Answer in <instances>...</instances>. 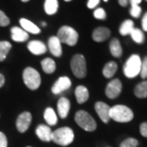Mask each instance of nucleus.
I'll return each mask as SVG.
<instances>
[{
	"label": "nucleus",
	"mask_w": 147,
	"mask_h": 147,
	"mask_svg": "<svg viewBox=\"0 0 147 147\" xmlns=\"http://www.w3.org/2000/svg\"><path fill=\"white\" fill-rule=\"evenodd\" d=\"M110 119L119 122L127 123L133 119V112L130 108L123 105H116L110 107Z\"/></svg>",
	"instance_id": "nucleus-1"
},
{
	"label": "nucleus",
	"mask_w": 147,
	"mask_h": 147,
	"mask_svg": "<svg viewBox=\"0 0 147 147\" xmlns=\"http://www.w3.org/2000/svg\"><path fill=\"white\" fill-rule=\"evenodd\" d=\"M74 139V134L73 130L68 127H63L53 131L52 141L60 146H69L73 142Z\"/></svg>",
	"instance_id": "nucleus-2"
},
{
	"label": "nucleus",
	"mask_w": 147,
	"mask_h": 147,
	"mask_svg": "<svg viewBox=\"0 0 147 147\" xmlns=\"http://www.w3.org/2000/svg\"><path fill=\"white\" fill-rule=\"evenodd\" d=\"M57 37L61 42L65 43L69 46H74L78 42L79 34L72 27L64 26L59 29Z\"/></svg>",
	"instance_id": "nucleus-3"
},
{
	"label": "nucleus",
	"mask_w": 147,
	"mask_h": 147,
	"mask_svg": "<svg viewBox=\"0 0 147 147\" xmlns=\"http://www.w3.org/2000/svg\"><path fill=\"white\" fill-rule=\"evenodd\" d=\"M75 122L80 127L87 131H93L96 128V123L95 119L87 111L79 110L74 116Z\"/></svg>",
	"instance_id": "nucleus-4"
},
{
	"label": "nucleus",
	"mask_w": 147,
	"mask_h": 147,
	"mask_svg": "<svg viewBox=\"0 0 147 147\" xmlns=\"http://www.w3.org/2000/svg\"><path fill=\"white\" fill-rule=\"evenodd\" d=\"M142 60L138 55H132L127 59L123 66V73L125 76L131 79L137 76L141 72Z\"/></svg>",
	"instance_id": "nucleus-5"
},
{
	"label": "nucleus",
	"mask_w": 147,
	"mask_h": 147,
	"mask_svg": "<svg viewBox=\"0 0 147 147\" xmlns=\"http://www.w3.org/2000/svg\"><path fill=\"white\" fill-rule=\"evenodd\" d=\"M23 80L28 88L36 90L41 84V77L36 69L27 67L23 72Z\"/></svg>",
	"instance_id": "nucleus-6"
},
{
	"label": "nucleus",
	"mask_w": 147,
	"mask_h": 147,
	"mask_svg": "<svg viewBox=\"0 0 147 147\" xmlns=\"http://www.w3.org/2000/svg\"><path fill=\"white\" fill-rule=\"evenodd\" d=\"M71 70L75 77L83 79L87 74V65L86 60L83 55L76 54L74 55L70 62Z\"/></svg>",
	"instance_id": "nucleus-7"
},
{
	"label": "nucleus",
	"mask_w": 147,
	"mask_h": 147,
	"mask_svg": "<svg viewBox=\"0 0 147 147\" xmlns=\"http://www.w3.org/2000/svg\"><path fill=\"white\" fill-rule=\"evenodd\" d=\"M122 92V83L119 79H112L107 84L105 88V95L110 99H115L118 97Z\"/></svg>",
	"instance_id": "nucleus-8"
},
{
	"label": "nucleus",
	"mask_w": 147,
	"mask_h": 147,
	"mask_svg": "<svg viewBox=\"0 0 147 147\" xmlns=\"http://www.w3.org/2000/svg\"><path fill=\"white\" fill-rule=\"evenodd\" d=\"M32 115L30 112L26 111V112L21 113V115L18 116L17 119H16V125L17 130L21 133L26 131L28 130V128L30 127Z\"/></svg>",
	"instance_id": "nucleus-9"
},
{
	"label": "nucleus",
	"mask_w": 147,
	"mask_h": 147,
	"mask_svg": "<svg viewBox=\"0 0 147 147\" xmlns=\"http://www.w3.org/2000/svg\"><path fill=\"white\" fill-rule=\"evenodd\" d=\"M95 110L103 123H107L110 121V107L107 104L102 101H97L95 104Z\"/></svg>",
	"instance_id": "nucleus-10"
},
{
	"label": "nucleus",
	"mask_w": 147,
	"mask_h": 147,
	"mask_svg": "<svg viewBox=\"0 0 147 147\" xmlns=\"http://www.w3.org/2000/svg\"><path fill=\"white\" fill-rule=\"evenodd\" d=\"M71 86V81L68 77H61L57 79V81L54 84L52 88V92L53 94L57 95L61 93L62 92L69 89Z\"/></svg>",
	"instance_id": "nucleus-11"
},
{
	"label": "nucleus",
	"mask_w": 147,
	"mask_h": 147,
	"mask_svg": "<svg viewBox=\"0 0 147 147\" xmlns=\"http://www.w3.org/2000/svg\"><path fill=\"white\" fill-rule=\"evenodd\" d=\"M48 48L50 53L53 54V56L60 57L62 55V47H61V42L58 39L57 36L51 37L48 39Z\"/></svg>",
	"instance_id": "nucleus-12"
},
{
	"label": "nucleus",
	"mask_w": 147,
	"mask_h": 147,
	"mask_svg": "<svg viewBox=\"0 0 147 147\" xmlns=\"http://www.w3.org/2000/svg\"><path fill=\"white\" fill-rule=\"evenodd\" d=\"M36 135L42 142H50L52 141L53 131L51 130L50 127L45 124H40L37 127Z\"/></svg>",
	"instance_id": "nucleus-13"
},
{
	"label": "nucleus",
	"mask_w": 147,
	"mask_h": 147,
	"mask_svg": "<svg viewBox=\"0 0 147 147\" xmlns=\"http://www.w3.org/2000/svg\"><path fill=\"white\" fill-rule=\"evenodd\" d=\"M29 51L34 55H42L47 52L46 45L39 40H33L28 43Z\"/></svg>",
	"instance_id": "nucleus-14"
},
{
	"label": "nucleus",
	"mask_w": 147,
	"mask_h": 147,
	"mask_svg": "<svg viewBox=\"0 0 147 147\" xmlns=\"http://www.w3.org/2000/svg\"><path fill=\"white\" fill-rule=\"evenodd\" d=\"M110 36V30L106 27H98L92 32V38L97 42H104Z\"/></svg>",
	"instance_id": "nucleus-15"
},
{
	"label": "nucleus",
	"mask_w": 147,
	"mask_h": 147,
	"mask_svg": "<svg viewBox=\"0 0 147 147\" xmlns=\"http://www.w3.org/2000/svg\"><path fill=\"white\" fill-rule=\"evenodd\" d=\"M70 109V102L65 97H61L57 102V112L61 119H65Z\"/></svg>",
	"instance_id": "nucleus-16"
},
{
	"label": "nucleus",
	"mask_w": 147,
	"mask_h": 147,
	"mask_svg": "<svg viewBox=\"0 0 147 147\" xmlns=\"http://www.w3.org/2000/svg\"><path fill=\"white\" fill-rule=\"evenodd\" d=\"M11 38L15 42H26L29 38L28 33L20 27H12L11 29Z\"/></svg>",
	"instance_id": "nucleus-17"
},
{
	"label": "nucleus",
	"mask_w": 147,
	"mask_h": 147,
	"mask_svg": "<svg viewBox=\"0 0 147 147\" xmlns=\"http://www.w3.org/2000/svg\"><path fill=\"white\" fill-rule=\"evenodd\" d=\"M75 96H76V100L79 104H83L84 102H86L88 100L89 97V92L88 90L86 87H84L83 85H79L75 89Z\"/></svg>",
	"instance_id": "nucleus-18"
},
{
	"label": "nucleus",
	"mask_w": 147,
	"mask_h": 147,
	"mask_svg": "<svg viewBox=\"0 0 147 147\" xmlns=\"http://www.w3.org/2000/svg\"><path fill=\"white\" fill-rule=\"evenodd\" d=\"M20 25L22 27V29L27 33H31L34 34H38L40 33V29L36 25H34L33 22L27 20L26 18L20 19Z\"/></svg>",
	"instance_id": "nucleus-19"
},
{
	"label": "nucleus",
	"mask_w": 147,
	"mask_h": 147,
	"mask_svg": "<svg viewBox=\"0 0 147 147\" xmlns=\"http://www.w3.org/2000/svg\"><path fill=\"white\" fill-rule=\"evenodd\" d=\"M110 51L113 57H120L123 53V49L121 47L119 40L118 38H113L110 42Z\"/></svg>",
	"instance_id": "nucleus-20"
},
{
	"label": "nucleus",
	"mask_w": 147,
	"mask_h": 147,
	"mask_svg": "<svg viewBox=\"0 0 147 147\" xmlns=\"http://www.w3.org/2000/svg\"><path fill=\"white\" fill-rule=\"evenodd\" d=\"M44 119L47 122V123L50 126H54L57 123V116L56 115L55 111L53 108L48 107L44 111Z\"/></svg>",
	"instance_id": "nucleus-21"
},
{
	"label": "nucleus",
	"mask_w": 147,
	"mask_h": 147,
	"mask_svg": "<svg viewBox=\"0 0 147 147\" xmlns=\"http://www.w3.org/2000/svg\"><path fill=\"white\" fill-rule=\"evenodd\" d=\"M117 69H118L117 64L115 61H110L107 64H105L102 70V74L106 79H110L115 75V74L117 71Z\"/></svg>",
	"instance_id": "nucleus-22"
},
{
	"label": "nucleus",
	"mask_w": 147,
	"mask_h": 147,
	"mask_svg": "<svg viewBox=\"0 0 147 147\" xmlns=\"http://www.w3.org/2000/svg\"><path fill=\"white\" fill-rule=\"evenodd\" d=\"M42 70L46 74H52L56 70V62L52 58H45L41 61Z\"/></svg>",
	"instance_id": "nucleus-23"
},
{
	"label": "nucleus",
	"mask_w": 147,
	"mask_h": 147,
	"mask_svg": "<svg viewBox=\"0 0 147 147\" xmlns=\"http://www.w3.org/2000/svg\"><path fill=\"white\" fill-rule=\"evenodd\" d=\"M134 29V23L131 20H126L121 24L119 27V33L121 35L126 36L131 34L132 30Z\"/></svg>",
	"instance_id": "nucleus-24"
},
{
	"label": "nucleus",
	"mask_w": 147,
	"mask_h": 147,
	"mask_svg": "<svg viewBox=\"0 0 147 147\" xmlns=\"http://www.w3.org/2000/svg\"><path fill=\"white\" fill-rule=\"evenodd\" d=\"M44 10L47 15H53L58 10L57 0H45Z\"/></svg>",
	"instance_id": "nucleus-25"
},
{
	"label": "nucleus",
	"mask_w": 147,
	"mask_h": 147,
	"mask_svg": "<svg viewBox=\"0 0 147 147\" xmlns=\"http://www.w3.org/2000/svg\"><path fill=\"white\" fill-rule=\"evenodd\" d=\"M134 93L138 98L147 97V81H143L137 84L134 89Z\"/></svg>",
	"instance_id": "nucleus-26"
},
{
	"label": "nucleus",
	"mask_w": 147,
	"mask_h": 147,
	"mask_svg": "<svg viewBox=\"0 0 147 147\" xmlns=\"http://www.w3.org/2000/svg\"><path fill=\"white\" fill-rule=\"evenodd\" d=\"M11 48V44L7 41L0 42V62L3 61Z\"/></svg>",
	"instance_id": "nucleus-27"
},
{
	"label": "nucleus",
	"mask_w": 147,
	"mask_h": 147,
	"mask_svg": "<svg viewBox=\"0 0 147 147\" xmlns=\"http://www.w3.org/2000/svg\"><path fill=\"white\" fill-rule=\"evenodd\" d=\"M130 35L131 36V38L137 43H142L145 40V35H144L143 32L141 30L137 29V28H134L132 30Z\"/></svg>",
	"instance_id": "nucleus-28"
},
{
	"label": "nucleus",
	"mask_w": 147,
	"mask_h": 147,
	"mask_svg": "<svg viewBox=\"0 0 147 147\" xmlns=\"http://www.w3.org/2000/svg\"><path fill=\"white\" fill-rule=\"evenodd\" d=\"M137 146H138L137 140L132 137L124 140L120 144V147H137Z\"/></svg>",
	"instance_id": "nucleus-29"
},
{
	"label": "nucleus",
	"mask_w": 147,
	"mask_h": 147,
	"mask_svg": "<svg viewBox=\"0 0 147 147\" xmlns=\"http://www.w3.org/2000/svg\"><path fill=\"white\" fill-rule=\"evenodd\" d=\"M142 13V8L139 5L131 6V9H130V14L132 17L134 18H138L139 16H141Z\"/></svg>",
	"instance_id": "nucleus-30"
},
{
	"label": "nucleus",
	"mask_w": 147,
	"mask_h": 147,
	"mask_svg": "<svg viewBox=\"0 0 147 147\" xmlns=\"http://www.w3.org/2000/svg\"><path fill=\"white\" fill-rule=\"evenodd\" d=\"M93 16L95 18L99 19V20H105L106 18V13H105V10L103 8H97L96 9L93 13Z\"/></svg>",
	"instance_id": "nucleus-31"
},
{
	"label": "nucleus",
	"mask_w": 147,
	"mask_h": 147,
	"mask_svg": "<svg viewBox=\"0 0 147 147\" xmlns=\"http://www.w3.org/2000/svg\"><path fill=\"white\" fill-rule=\"evenodd\" d=\"M10 24V20L7 16H6V14L0 11V26L5 27L7 26H8Z\"/></svg>",
	"instance_id": "nucleus-32"
},
{
	"label": "nucleus",
	"mask_w": 147,
	"mask_h": 147,
	"mask_svg": "<svg viewBox=\"0 0 147 147\" xmlns=\"http://www.w3.org/2000/svg\"><path fill=\"white\" fill-rule=\"evenodd\" d=\"M141 76L142 79L147 78V57L144 58V60L142 61V66H141Z\"/></svg>",
	"instance_id": "nucleus-33"
},
{
	"label": "nucleus",
	"mask_w": 147,
	"mask_h": 147,
	"mask_svg": "<svg viewBox=\"0 0 147 147\" xmlns=\"http://www.w3.org/2000/svg\"><path fill=\"white\" fill-rule=\"evenodd\" d=\"M0 147H7V140L5 134L0 131Z\"/></svg>",
	"instance_id": "nucleus-34"
},
{
	"label": "nucleus",
	"mask_w": 147,
	"mask_h": 147,
	"mask_svg": "<svg viewBox=\"0 0 147 147\" xmlns=\"http://www.w3.org/2000/svg\"><path fill=\"white\" fill-rule=\"evenodd\" d=\"M140 132L143 137H147V122H145L140 126Z\"/></svg>",
	"instance_id": "nucleus-35"
},
{
	"label": "nucleus",
	"mask_w": 147,
	"mask_h": 147,
	"mask_svg": "<svg viewBox=\"0 0 147 147\" xmlns=\"http://www.w3.org/2000/svg\"><path fill=\"white\" fill-rule=\"evenodd\" d=\"M100 0H88V7L89 9H93L96 6L99 4Z\"/></svg>",
	"instance_id": "nucleus-36"
},
{
	"label": "nucleus",
	"mask_w": 147,
	"mask_h": 147,
	"mask_svg": "<svg viewBox=\"0 0 147 147\" xmlns=\"http://www.w3.org/2000/svg\"><path fill=\"white\" fill-rule=\"evenodd\" d=\"M142 28L145 31L147 32V12L144 15L142 18Z\"/></svg>",
	"instance_id": "nucleus-37"
},
{
	"label": "nucleus",
	"mask_w": 147,
	"mask_h": 147,
	"mask_svg": "<svg viewBox=\"0 0 147 147\" xmlns=\"http://www.w3.org/2000/svg\"><path fill=\"white\" fill-rule=\"evenodd\" d=\"M119 5L122 7H127V4L129 3V0H118Z\"/></svg>",
	"instance_id": "nucleus-38"
},
{
	"label": "nucleus",
	"mask_w": 147,
	"mask_h": 147,
	"mask_svg": "<svg viewBox=\"0 0 147 147\" xmlns=\"http://www.w3.org/2000/svg\"><path fill=\"white\" fill-rule=\"evenodd\" d=\"M142 0H129V3H131V6L139 5L142 3Z\"/></svg>",
	"instance_id": "nucleus-39"
},
{
	"label": "nucleus",
	"mask_w": 147,
	"mask_h": 147,
	"mask_svg": "<svg viewBox=\"0 0 147 147\" xmlns=\"http://www.w3.org/2000/svg\"><path fill=\"white\" fill-rule=\"evenodd\" d=\"M4 84H5V78L2 74L0 73V88L4 85Z\"/></svg>",
	"instance_id": "nucleus-40"
},
{
	"label": "nucleus",
	"mask_w": 147,
	"mask_h": 147,
	"mask_svg": "<svg viewBox=\"0 0 147 147\" xmlns=\"http://www.w3.org/2000/svg\"><path fill=\"white\" fill-rule=\"evenodd\" d=\"M42 26H46V23L45 22H42Z\"/></svg>",
	"instance_id": "nucleus-41"
},
{
	"label": "nucleus",
	"mask_w": 147,
	"mask_h": 147,
	"mask_svg": "<svg viewBox=\"0 0 147 147\" xmlns=\"http://www.w3.org/2000/svg\"><path fill=\"white\" fill-rule=\"evenodd\" d=\"M22 2H24V3H26V2H29L30 0H21Z\"/></svg>",
	"instance_id": "nucleus-42"
},
{
	"label": "nucleus",
	"mask_w": 147,
	"mask_h": 147,
	"mask_svg": "<svg viewBox=\"0 0 147 147\" xmlns=\"http://www.w3.org/2000/svg\"><path fill=\"white\" fill-rule=\"evenodd\" d=\"M65 2H70L71 0H65Z\"/></svg>",
	"instance_id": "nucleus-43"
},
{
	"label": "nucleus",
	"mask_w": 147,
	"mask_h": 147,
	"mask_svg": "<svg viewBox=\"0 0 147 147\" xmlns=\"http://www.w3.org/2000/svg\"><path fill=\"white\" fill-rule=\"evenodd\" d=\"M104 1H105V2H108V0H104Z\"/></svg>",
	"instance_id": "nucleus-44"
},
{
	"label": "nucleus",
	"mask_w": 147,
	"mask_h": 147,
	"mask_svg": "<svg viewBox=\"0 0 147 147\" xmlns=\"http://www.w3.org/2000/svg\"><path fill=\"white\" fill-rule=\"evenodd\" d=\"M146 2H147V0H146Z\"/></svg>",
	"instance_id": "nucleus-45"
},
{
	"label": "nucleus",
	"mask_w": 147,
	"mask_h": 147,
	"mask_svg": "<svg viewBox=\"0 0 147 147\" xmlns=\"http://www.w3.org/2000/svg\"><path fill=\"white\" fill-rule=\"evenodd\" d=\"M28 147H30V146H28Z\"/></svg>",
	"instance_id": "nucleus-46"
}]
</instances>
